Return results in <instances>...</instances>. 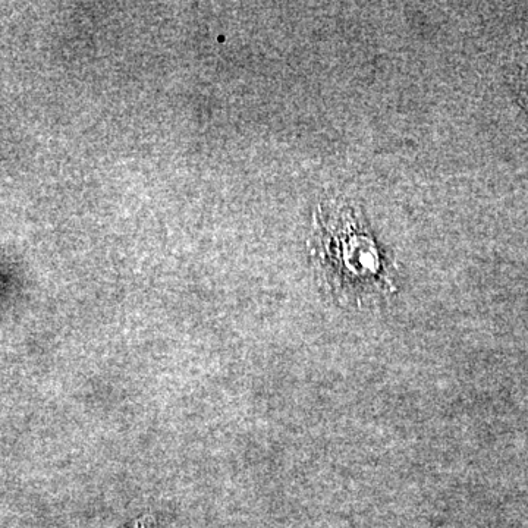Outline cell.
I'll return each instance as SVG.
<instances>
[{
	"label": "cell",
	"instance_id": "7a4b0ae2",
	"mask_svg": "<svg viewBox=\"0 0 528 528\" xmlns=\"http://www.w3.org/2000/svg\"><path fill=\"white\" fill-rule=\"evenodd\" d=\"M154 518L152 515H144V517L138 518L134 523L128 524V526L122 528H153Z\"/></svg>",
	"mask_w": 528,
	"mask_h": 528
},
{
	"label": "cell",
	"instance_id": "6da1fadb",
	"mask_svg": "<svg viewBox=\"0 0 528 528\" xmlns=\"http://www.w3.org/2000/svg\"><path fill=\"white\" fill-rule=\"evenodd\" d=\"M311 254L333 285L367 294L386 285L383 260L361 213L345 201L319 204L314 215Z\"/></svg>",
	"mask_w": 528,
	"mask_h": 528
}]
</instances>
